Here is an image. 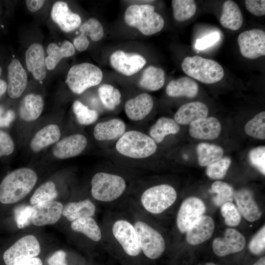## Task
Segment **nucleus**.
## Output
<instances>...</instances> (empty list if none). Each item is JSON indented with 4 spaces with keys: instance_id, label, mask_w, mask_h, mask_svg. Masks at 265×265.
<instances>
[{
    "instance_id": "1",
    "label": "nucleus",
    "mask_w": 265,
    "mask_h": 265,
    "mask_svg": "<svg viewBox=\"0 0 265 265\" xmlns=\"http://www.w3.org/2000/svg\"><path fill=\"white\" fill-rule=\"evenodd\" d=\"M37 180L36 173L28 168L17 169L7 174L0 184V202L16 203L26 196Z\"/></svg>"
},
{
    "instance_id": "2",
    "label": "nucleus",
    "mask_w": 265,
    "mask_h": 265,
    "mask_svg": "<svg viewBox=\"0 0 265 265\" xmlns=\"http://www.w3.org/2000/svg\"><path fill=\"white\" fill-rule=\"evenodd\" d=\"M155 10L154 6L148 4L131 5L125 12L124 21L145 35L154 34L160 31L164 25L163 18Z\"/></svg>"
},
{
    "instance_id": "3",
    "label": "nucleus",
    "mask_w": 265,
    "mask_h": 265,
    "mask_svg": "<svg viewBox=\"0 0 265 265\" xmlns=\"http://www.w3.org/2000/svg\"><path fill=\"white\" fill-rule=\"evenodd\" d=\"M117 151L133 159H143L154 154L157 149L155 141L148 135L136 131L125 132L116 144Z\"/></svg>"
},
{
    "instance_id": "4",
    "label": "nucleus",
    "mask_w": 265,
    "mask_h": 265,
    "mask_svg": "<svg viewBox=\"0 0 265 265\" xmlns=\"http://www.w3.org/2000/svg\"><path fill=\"white\" fill-rule=\"evenodd\" d=\"M181 67L187 76L207 84L217 82L224 75L222 67L217 62L197 55L185 58Z\"/></svg>"
},
{
    "instance_id": "5",
    "label": "nucleus",
    "mask_w": 265,
    "mask_h": 265,
    "mask_svg": "<svg viewBox=\"0 0 265 265\" xmlns=\"http://www.w3.org/2000/svg\"><path fill=\"white\" fill-rule=\"evenodd\" d=\"M91 184L93 197L104 202H109L117 199L126 188V182L122 177L102 172L93 176Z\"/></svg>"
},
{
    "instance_id": "6",
    "label": "nucleus",
    "mask_w": 265,
    "mask_h": 265,
    "mask_svg": "<svg viewBox=\"0 0 265 265\" xmlns=\"http://www.w3.org/2000/svg\"><path fill=\"white\" fill-rule=\"evenodd\" d=\"M103 77L100 68L84 62L76 64L69 69L66 82L73 93L80 94L88 88L99 84Z\"/></svg>"
},
{
    "instance_id": "7",
    "label": "nucleus",
    "mask_w": 265,
    "mask_h": 265,
    "mask_svg": "<svg viewBox=\"0 0 265 265\" xmlns=\"http://www.w3.org/2000/svg\"><path fill=\"white\" fill-rule=\"evenodd\" d=\"M177 199V192L167 184L152 186L145 190L140 198L141 205L148 212L159 214L169 208Z\"/></svg>"
},
{
    "instance_id": "8",
    "label": "nucleus",
    "mask_w": 265,
    "mask_h": 265,
    "mask_svg": "<svg viewBox=\"0 0 265 265\" xmlns=\"http://www.w3.org/2000/svg\"><path fill=\"white\" fill-rule=\"evenodd\" d=\"M133 225L141 250L145 256L152 260L159 258L165 249V242L162 235L144 221H136Z\"/></svg>"
},
{
    "instance_id": "9",
    "label": "nucleus",
    "mask_w": 265,
    "mask_h": 265,
    "mask_svg": "<svg viewBox=\"0 0 265 265\" xmlns=\"http://www.w3.org/2000/svg\"><path fill=\"white\" fill-rule=\"evenodd\" d=\"M40 252L37 238L27 235L18 239L4 253L3 259L6 265H17L26 260L35 257Z\"/></svg>"
},
{
    "instance_id": "10",
    "label": "nucleus",
    "mask_w": 265,
    "mask_h": 265,
    "mask_svg": "<svg viewBox=\"0 0 265 265\" xmlns=\"http://www.w3.org/2000/svg\"><path fill=\"white\" fill-rule=\"evenodd\" d=\"M112 233L128 255L135 257L141 252L134 225L128 220L119 219L115 221L112 227Z\"/></svg>"
},
{
    "instance_id": "11",
    "label": "nucleus",
    "mask_w": 265,
    "mask_h": 265,
    "mask_svg": "<svg viewBox=\"0 0 265 265\" xmlns=\"http://www.w3.org/2000/svg\"><path fill=\"white\" fill-rule=\"evenodd\" d=\"M238 42L242 55L253 59L265 55V32L260 29H252L241 32Z\"/></svg>"
},
{
    "instance_id": "12",
    "label": "nucleus",
    "mask_w": 265,
    "mask_h": 265,
    "mask_svg": "<svg viewBox=\"0 0 265 265\" xmlns=\"http://www.w3.org/2000/svg\"><path fill=\"white\" fill-rule=\"evenodd\" d=\"M206 207L203 201L195 197H190L182 203L178 211L176 224L179 231L185 233L203 215Z\"/></svg>"
},
{
    "instance_id": "13",
    "label": "nucleus",
    "mask_w": 265,
    "mask_h": 265,
    "mask_svg": "<svg viewBox=\"0 0 265 265\" xmlns=\"http://www.w3.org/2000/svg\"><path fill=\"white\" fill-rule=\"evenodd\" d=\"M110 62L118 72L131 76L139 71L146 64V60L139 54L117 50L110 55Z\"/></svg>"
},
{
    "instance_id": "14",
    "label": "nucleus",
    "mask_w": 265,
    "mask_h": 265,
    "mask_svg": "<svg viewBox=\"0 0 265 265\" xmlns=\"http://www.w3.org/2000/svg\"><path fill=\"white\" fill-rule=\"evenodd\" d=\"M245 244L244 236L238 230L229 228L225 230L223 237L213 240L212 249L215 255L223 257L241 251Z\"/></svg>"
},
{
    "instance_id": "15",
    "label": "nucleus",
    "mask_w": 265,
    "mask_h": 265,
    "mask_svg": "<svg viewBox=\"0 0 265 265\" xmlns=\"http://www.w3.org/2000/svg\"><path fill=\"white\" fill-rule=\"evenodd\" d=\"M63 208L62 203L55 201L34 205L31 223L38 226L53 224L60 218Z\"/></svg>"
},
{
    "instance_id": "16",
    "label": "nucleus",
    "mask_w": 265,
    "mask_h": 265,
    "mask_svg": "<svg viewBox=\"0 0 265 265\" xmlns=\"http://www.w3.org/2000/svg\"><path fill=\"white\" fill-rule=\"evenodd\" d=\"M51 16L52 19L63 31H72L81 24V19L77 13L72 12L66 2L58 1L52 6Z\"/></svg>"
},
{
    "instance_id": "17",
    "label": "nucleus",
    "mask_w": 265,
    "mask_h": 265,
    "mask_svg": "<svg viewBox=\"0 0 265 265\" xmlns=\"http://www.w3.org/2000/svg\"><path fill=\"white\" fill-rule=\"evenodd\" d=\"M87 143V139L83 135H71L58 141L53 149V154L60 159L74 157L85 149Z\"/></svg>"
},
{
    "instance_id": "18",
    "label": "nucleus",
    "mask_w": 265,
    "mask_h": 265,
    "mask_svg": "<svg viewBox=\"0 0 265 265\" xmlns=\"http://www.w3.org/2000/svg\"><path fill=\"white\" fill-rule=\"evenodd\" d=\"M7 93L12 99L19 98L25 90L27 77L20 61L13 59L7 67Z\"/></svg>"
},
{
    "instance_id": "19",
    "label": "nucleus",
    "mask_w": 265,
    "mask_h": 265,
    "mask_svg": "<svg viewBox=\"0 0 265 265\" xmlns=\"http://www.w3.org/2000/svg\"><path fill=\"white\" fill-rule=\"evenodd\" d=\"M234 198L241 215L249 222L259 219L262 212L254 199L252 192L247 188H241L235 192Z\"/></svg>"
},
{
    "instance_id": "20",
    "label": "nucleus",
    "mask_w": 265,
    "mask_h": 265,
    "mask_svg": "<svg viewBox=\"0 0 265 265\" xmlns=\"http://www.w3.org/2000/svg\"><path fill=\"white\" fill-rule=\"evenodd\" d=\"M219 120L214 117H207L195 120L189 124L191 136L197 139L212 140L217 138L221 132Z\"/></svg>"
},
{
    "instance_id": "21",
    "label": "nucleus",
    "mask_w": 265,
    "mask_h": 265,
    "mask_svg": "<svg viewBox=\"0 0 265 265\" xmlns=\"http://www.w3.org/2000/svg\"><path fill=\"white\" fill-rule=\"evenodd\" d=\"M25 56L26 67L33 78L37 80H43L46 76V66L42 45L32 44L27 49Z\"/></svg>"
},
{
    "instance_id": "22",
    "label": "nucleus",
    "mask_w": 265,
    "mask_h": 265,
    "mask_svg": "<svg viewBox=\"0 0 265 265\" xmlns=\"http://www.w3.org/2000/svg\"><path fill=\"white\" fill-rule=\"evenodd\" d=\"M215 224L213 219L203 215L186 232V239L191 245H198L209 239L213 233Z\"/></svg>"
},
{
    "instance_id": "23",
    "label": "nucleus",
    "mask_w": 265,
    "mask_h": 265,
    "mask_svg": "<svg viewBox=\"0 0 265 265\" xmlns=\"http://www.w3.org/2000/svg\"><path fill=\"white\" fill-rule=\"evenodd\" d=\"M154 102L152 97L147 93H141L128 100L124 108L128 117L133 121L143 119L152 110Z\"/></svg>"
},
{
    "instance_id": "24",
    "label": "nucleus",
    "mask_w": 265,
    "mask_h": 265,
    "mask_svg": "<svg viewBox=\"0 0 265 265\" xmlns=\"http://www.w3.org/2000/svg\"><path fill=\"white\" fill-rule=\"evenodd\" d=\"M207 106L200 102L188 103L182 106L176 112L175 121L183 125H189L193 121L208 116Z\"/></svg>"
},
{
    "instance_id": "25",
    "label": "nucleus",
    "mask_w": 265,
    "mask_h": 265,
    "mask_svg": "<svg viewBox=\"0 0 265 265\" xmlns=\"http://www.w3.org/2000/svg\"><path fill=\"white\" fill-rule=\"evenodd\" d=\"M125 123L120 119H113L98 123L94 127V137L99 141L120 138L125 132Z\"/></svg>"
},
{
    "instance_id": "26",
    "label": "nucleus",
    "mask_w": 265,
    "mask_h": 265,
    "mask_svg": "<svg viewBox=\"0 0 265 265\" xmlns=\"http://www.w3.org/2000/svg\"><path fill=\"white\" fill-rule=\"evenodd\" d=\"M60 131L56 125L50 124L38 131L32 138L30 146L34 152H38L59 141Z\"/></svg>"
},
{
    "instance_id": "27",
    "label": "nucleus",
    "mask_w": 265,
    "mask_h": 265,
    "mask_svg": "<svg viewBox=\"0 0 265 265\" xmlns=\"http://www.w3.org/2000/svg\"><path fill=\"white\" fill-rule=\"evenodd\" d=\"M198 85L191 79L184 77L171 80L166 87L167 95L172 97H195L198 94Z\"/></svg>"
},
{
    "instance_id": "28",
    "label": "nucleus",
    "mask_w": 265,
    "mask_h": 265,
    "mask_svg": "<svg viewBox=\"0 0 265 265\" xmlns=\"http://www.w3.org/2000/svg\"><path fill=\"white\" fill-rule=\"evenodd\" d=\"M44 105V100L41 96L33 93L27 94L21 102L20 116L26 122L34 121L41 114Z\"/></svg>"
},
{
    "instance_id": "29",
    "label": "nucleus",
    "mask_w": 265,
    "mask_h": 265,
    "mask_svg": "<svg viewBox=\"0 0 265 265\" xmlns=\"http://www.w3.org/2000/svg\"><path fill=\"white\" fill-rule=\"evenodd\" d=\"M75 53V49L73 44L68 40L64 41L60 46L55 43H50L47 49L46 68L49 70L54 69L62 58L71 56Z\"/></svg>"
},
{
    "instance_id": "30",
    "label": "nucleus",
    "mask_w": 265,
    "mask_h": 265,
    "mask_svg": "<svg viewBox=\"0 0 265 265\" xmlns=\"http://www.w3.org/2000/svg\"><path fill=\"white\" fill-rule=\"evenodd\" d=\"M220 23L224 27L232 30L240 28L243 24V16L235 1L228 0L224 2Z\"/></svg>"
},
{
    "instance_id": "31",
    "label": "nucleus",
    "mask_w": 265,
    "mask_h": 265,
    "mask_svg": "<svg viewBox=\"0 0 265 265\" xmlns=\"http://www.w3.org/2000/svg\"><path fill=\"white\" fill-rule=\"evenodd\" d=\"M96 212L95 205L89 199L67 203L63 207L62 214L70 221L92 217Z\"/></svg>"
},
{
    "instance_id": "32",
    "label": "nucleus",
    "mask_w": 265,
    "mask_h": 265,
    "mask_svg": "<svg viewBox=\"0 0 265 265\" xmlns=\"http://www.w3.org/2000/svg\"><path fill=\"white\" fill-rule=\"evenodd\" d=\"M164 81V70L160 68L150 65L144 70L138 83L142 88L153 91L160 89Z\"/></svg>"
},
{
    "instance_id": "33",
    "label": "nucleus",
    "mask_w": 265,
    "mask_h": 265,
    "mask_svg": "<svg viewBox=\"0 0 265 265\" xmlns=\"http://www.w3.org/2000/svg\"><path fill=\"white\" fill-rule=\"evenodd\" d=\"M179 131L180 126L175 120L162 117L151 127L149 134L156 143H159L167 135L177 133Z\"/></svg>"
},
{
    "instance_id": "34",
    "label": "nucleus",
    "mask_w": 265,
    "mask_h": 265,
    "mask_svg": "<svg viewBox=\"0 0 265 265\" xmlns=\"http://www.w3.org/2000/svg\"><path fill=\"white\" fill-rule=\"evenodd\" d=\"M71 227L73 231L84 234L94 241H99L102 238L101 230L92 217L75 220L72 222Z\"/></svg>"
},
{
    "instance_id": "35",
    "label": "nucleus",
    "mask_w": 265,
    "mask_h": 265,
    "mask_svg": "<svg viewBox=\"0 0 265 265\" xmlns=\"http://www.w3.org/2000/svg\"><path fill=\"white\" fill-rule=\"evenodd\" d=\"M196 150L198 162L201 166H207L221 159L224 153L220 146L207 143H199Z\"/></svg>"
},
{
    "instance_id": "36",
    "label": "nucleus",
    "mask_w": 265,
    "mask_h": 265,
    "mask_svg": "<svg viewBox=\"0 0 265 265\" xmlns=\"http://www.w3.org/2000/svg\"><path fill=\"white\" fill-rule=\"evenodd\" d=\"M173 14L175 19L183 22L191 18L196 10V5L193 0H172Z\"/></svg>"
},
{
    "instance_id": "37",
    "label": "nucleus",
    "mask_w": 265,
    "mask_h": 265,
    "mask_svg": "<svg viewBox=\"0 0 265 265\" xmlns=\"http://www.w3.org/2000/svg\"><path fill=\"white\" fill-rule=\"evenodd\" d=\"M98 94L103 105L108 110L114 109L121 102L120 92L110 84L101 85L98 89Z\"/></svg>"
},
{
    "instance_id": "38",
    "label": "nucleus",
    "mask_w": 265,
    "mask_h": 265,
    "mask_svg": "<svg viewBox=\"0 0 265 265\" xmlns=\"http://www.w3.org/2000/svg\"><path fill=\"white\" fill-rule=\"evenodd\" d=\"M57 196V191L54 183L47 181L39 186L30 199L31 205L47 203L53 201Z\"/></svg>"
},
{
    "instance_id": "39",
    "label": "nucleus",
    "mask_w": 265,
    "mask_h": 265,
    "mask_svg": "<svg viewBox=\"0 0 265 265\" xmlns=\"http://www.w3.org/2000/svg\"><path fill=\"white\" fill-rule=\"evenodd\" d=\"M212 191L216 194L212 201L217 206H221L225 203L232 202L235 191L231 186L220 181L214 182L212 185Z\"/></svg>"
},
{
    "instance_id": "40",
    "label": "nucleus",
    "mask_w": 265,
    "mask_h": 265,
    "mask_svg": "<svg viewBox=\"0 0 265 265\" xmlns=\"http://www.w3.org/2000/svg\"><path fill=\"white\" fill-rule=\"evenodd\" d=\"M244 131L247 134L254 138L265 139V112L258 113L245 126Z\"/></svg>"
},
{
    "instance_id": "41",
    "label": "nucleus",
    "mask_w": 265,
    "mask_h": 265,
    "mask_svg": "<svg viewBox=\"0 0 265 265\" xmlns=\"http://www.w3.org/2000/svg\"><path fill=\"white\" fill-rule=\"evenodd\" d=\"M73 110L78 122L81 125H90L94 123L98 118V113L96 110L90 109L78 100L74 102Z\"/></svg>"
},
{
    "instance_id": "42",
    "label": "nucleus",
    "mask_w": 265,
    "mask_h": 265,
    "mask_svg": "<svg viewBox=\"0 0 265 265\" xmlns=\"http://www.w3.org/2000/svg\"><path fill=\"white\" fill-rule=\"evenodd\" d=\"M80 33L89 36L93 41L101 40L104 36V30L100 22L95 18L89 19L80 26Z\"/></svg>"
},
{
    "instance_id": "43",
    "label": "nucleus",
    "mask_w": 265,
    "mask_h": 265,
    "mask_svg": "<svg viewBox=\"0 0 265 265\" xmlns=\"http://www.w3.org/2000/svg\"><path fill=\"white\" fill-rule=\"evenodd\" d=\"M231 164V159L229 158H222L207 166L206 174L212 179H222L225 176Z\"/></svg>"
},
{
    "instance_id": "44",
    "label": "nucleus",
    "mask_w": 265,
    "mask_h": 265,
    "mask_svg": "<svg viewBox=\"0 0 265 265\" xmlns=\"http://www.w3.org/2000/svg\"><path fill=\"white\" fill-rule=\"evenodd\" d=\"M221 213L227 226H236L240 222L241 215L237 206L232 202L225 203L221 206Z\"/></svg>"
},
{
    "instance_id": "45",
    "label": "nucleus",
    "mask_w": 265,
    "mask_h": 265,
    "mask_svg": "<svg viewBox=\"0 0 265 265\" xmlns=\"http://www.w3.org/2000/svg\"><path fill=\"white\" fill-rule=\"evenodd\" d=\"M32 206L21 205L16 207L14 210V216L18 228L26 227L31 223Z\"/></svg>"
},
{
    "instance_id": "46",
    "label": "nucleus",
    "mask_w": 265,
    "mask_h": 265,
    "mask_svg": "<svg viewBox=\"0 0 265 265\" xmlns=\"http://www.w3.org/2000/svg\"><path fill=\"white\" fill-rule=\"evenodd\" d=\"M251 164L262 174H265V147L260 146L252 149L249 153Z\"/></svg>"
},
{
    "instance_id": "47",
    "label": "nucleus",
    "mask_w": 265,
    "mask_h": 265,
    "mask_svg": "<svg viewBox=\"0 0 265 265\" xmlns=\"http://www.w3.org/2000/svg\"><path fill=\"white\" fill-rule=\"evenodd\" d=\"M249 249L251 253L256 255L262 254L265 248V227L264 225L254 235L250 240Z\"/></svg>"
},
{
    "instance_id": "48",
    "label": "nucleus",
    "mask_w": 265,
    "mask_h": 265,
    "mask_svg": "<svg viewBox=\"0 0 265 265\" xmlns=\"http://www.w3.org/2000/svg\"><path fill=\"white\" fill-rule=\"evenodd\" d=\"M14 149V143L10 135L0 130V157L11 154Z\"/></svg>"
},
{
    "instance_id": "49",
    "label": "nucleus",
    "mask_w": 265,
    "mask_h": 265,
    "mask_svg": "<svg viewBox=\"0 0 265 265\" xmlns=\"http://www.w3.org/2000/svg\"><path fill=\"white\" fill-rule=\"evenodd\" d=\"M220 39V33L215 31L196 40L195 48L198 50L206 49L216 43Z\"/></svg>"
},
{
    "instance_id": "50",
    "label": "nucleus",
    "mask_w": 265,
    "mask_h": 265,
    "mask_svg": "<svg viewBox=\"0 0 265 265\" xmlns=\"http://www.w3.org/2000/svg\"><path fill=\"white\" fill-rule=\"evenodd\" d=\"M245 6L247 10L257 16L265 15V0H246Z\"/></svg>"
},
{
    "instance_id": "51",
    "label": "nucleus",
    "mask_w": 265,
    "mask_h": 265,
    "mask_svg": "<svg viewBox=\"0 0 265 265\" xmlns=\"http://www.w3.org/2000/svg\"><path fill=\"white\" fill-rule=\"evenodd\" d=\"M66 253L63 250L54 252L48 259L49 265H67L66 262Z\"/></svg>"
},
{
    "instance_id": "52",
    "label": "nucleus",
    "mask_w": 265,
    "mask_h": 265,
    "mask_svg": "<svg viewBox=\"0 0 265 265\" xmlns=\"http://www.w3.org/2000/svg\"><path fill=\"white\" fill-rule=\"evenodd\" d=\"M89 41L85 35L80 33V34L75 37L73 40V46L75 49L79 52L85 51L88 48Z\"/></svg>"
},
{
    "instance_id": "53",
    "label": "nucleus",
    "mask_w": 265,
    "mask_h": 265,
    "mask_svg": "<svg viewBox=\"0 0 265 265\" xmlns=\"http://www.w3.org/2000/svg\"><path fill=\"white\" fill-rule=\"evenodd\" d=\"M15 117V112L11 109H8L4 112L0 117V127H8Z\"/></svg>"
},
{
    "instance_id": "54",
    "label": "nucleus",
    "mask_w": 265,
    "mask_h": 265,
    "mask_svg": "<svg viewBox=\"0 0 265 265\" xmlns=\"http://www.w3.org/2000/svg\"><path fill=\"white\" fill-rule=\"evenodd\" d=\"M45 1L42 0H26V4L29 11L35 12L42 7Z\"/></svg>"
},
{
    "instance_id": "55",
    "label": "nucleus",
    "mask_w": 265,
    "mask_h": 265,
    "mask_svg": "<svg viewBox=\"0 0 265 265\" xmlns=\"http://www.w3.org/2000/svg\"><path fill=\"white\" fill-rule=\"evenodd\" d=\"M17 265H43V264L39 258L34 257L23 261Z\"/></svg>"
},
{
    "instance_id": "56",
    "label": "nucleus",
    "mask_w": 265,
    "mask_h": 265,
    "mask_svg": "<svg viewBox=\"0 0 265 265\" xmlns=\"http://www.w3.org/2000/svg\"><path fill=\"white\" fill-rule=\"evenodd\" d=\"M7 89V84L3 80L0 79V97L1 96Z\"/></svg>"
},
{
    "instance_id": "57",
    "label": "nucleus",
    "mask_w": 265,
    "mask_h": 265,
    "mask_svg": "<svg viewBox=\"0 0 265 265\" xmlns=\"http://www.w3.org/2000/svg\"><path fill=\"white\" fill-rule=\"evenodd\" d=\"M253 265H265V257H261Z\"/></svg>"
},
{
    "instance_id": "58",
    "label": "nucleus",
    "mask_w": 265,
    "mask_h": 265,
    "mask_svg": "<svg viewBox=\"0 0 265 265\" xmlns=\"http://www.w3.org/2000/svg\"><path fill=\"white\" fill-rule=\"evenodd\" d=\"M4 112H5V110L4 108L2 106H0V117L4 113Z\"/></svg>"
},
{
    "instance_id": "59",
    "label": "nucleus",
    "mask_w": 265,
    "mask_h": 265,
    "mask_svg": "<svg viewBox=\"0 0 265 265\" xmlns=\"http://www.w3.org/2000/svg\"><path fill=\"white\" fill-rule=\"evenodd\" d=\"M204 265H217L213 263H208L205 264Z\"/></svg>"
},
{
    "instance_id": "60",
    "label": "nucleus",
    "mask_w": 265,
    "mask_h": 265,
    "mask_svg": "<svg viewBox=\"0 0 265 265\" xmlns=\"http://www.w3.org/2000/svg\"><path fill=\"white\" fill-rule=\"evenodd\" d=\"M1 73H2V69H1V67L0 66V76L1 75Z\"/></svg>"
}]
</instances>
